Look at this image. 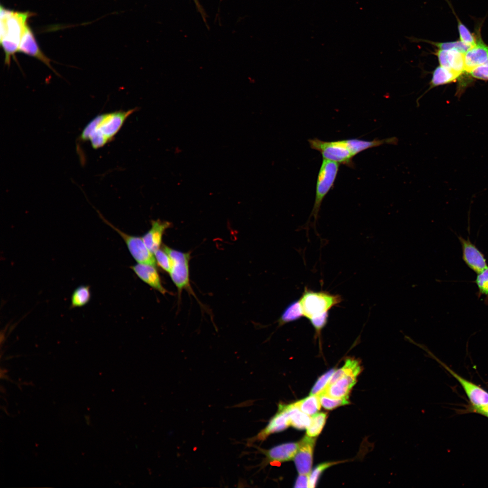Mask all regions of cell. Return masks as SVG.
Here are the masks:
<instances>
[{"mask_svg": "<svg viewBox=\"0 0 488 488\" xmlns=\"http://www.w3.org/2000/svg\"><path fill=\"white\" fill-rule=\"evenodd\" d=\"M65 26L36 23L1 12V90L10 108V126L18 128L22 114L36 103L42 79Z\"/></svg>", "mask_w": 488, "mask_h": 488, "instance_id": "cell-1", "label": "cell"}, {"mask_svg": "<svg viewBox=\"0 0 488 488\" xmlns=\"http://www.w3.org/2000/svg\"><path fill=\"white\" fill-rule=\"evenodd\" d=\"M273 218L239 221L195 230L184 262L174 280H179L188 297H195L223 281L253 237Z\"/></svg>", "mask_w": 488, "mask_h": 488, "instance_id": "cell-2", "label": "cell"}, {"mask_svg": "<svg viewBox=\"0 0 488 488\" xmlns=\"http://www.w3.org/2000/svg\"><path fill=\"white\" fill-rule=\"evenodd\" d=\"M35 104L77 118L108 142L101 131L100 119L80 99L68 68L56 49L44 70Z\"/></svg>", "mask_w": 488, "mask_h": 488, "instance_id": "cell-3", "label": "cell"}, {"mask_svg": "<svg viewBox=\"0 0 488 488\" xmlns=\"http://www.w3.org/2000/svg\"><path fill=\"white\" fill-rule=\"evenodd\" d=\"M343 447L336 442L320 438L304 440L302 455L284 476L290 488H324V476L332 460Z\"/></svg>", "mask_w": 488, "mask_h": 488, "instance_id": "cell-4", "label": "cell"}, {"mask_svg": "<svg viewBox=\"0 0 488 488\" xmlns=\"http://www.w3.org/2000/svg\"><path fill=\"white\" fill-rule=\"evenodd\" d=\"M210 443L241 472L251 488H290L284 474L262 471L252 467L212 441Z\"/></svg>", "mask_w": 488, "mask_h": 488, "instance_id": "cell-5", "label": "cell"}, {"mask_svg": "<svg viewBox=\"0 0 488 488\" xmlns=\"http://www.w3.org/2000/svg\"><path fill=\"white\" fill-rule=\"evenodd\" d=\"M389 1H390V4H393V3H394V0H389Z\"/></svg>", "mask_w": 488, "mask_h": 488, "instance_id": "cell-6", "label": "cell"}]
</instances>
